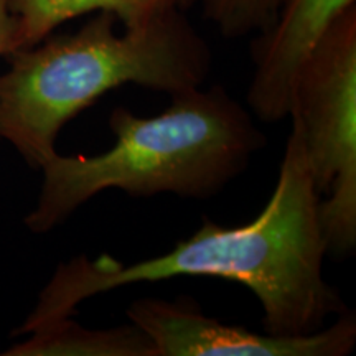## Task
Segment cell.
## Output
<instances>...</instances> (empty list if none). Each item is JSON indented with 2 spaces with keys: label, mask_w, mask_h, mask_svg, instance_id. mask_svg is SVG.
<instances>
[{
  "label": "cell",
  "mask_w": 356,
  "mask_h": 356,
  "mask_svg": "<svg viewBox=\"0 0 356 356\" xmlns=\"http://www.w3.org/2000/svg\"><path fill=\"white\" fill-rule=\"evenodd\" d=\"M291 121L277 184L254 220L225 228L204 216L197 233L172 251L134 264L108 254L73 257L55 270L17 335L73 317L81 302L99 293L184 275L225 279L248 287L259 300L269 335H307L345 312L340 293L323 275L322 197L307 162L300 124L296 118Z\"/></svg>",
  "instance_id": "1"
},
{
  "label": "cell",
  "mask_w": 356,
  "mask_h": 356,
  "mask_svg": "<svg viewBox=\"0 0 356 356\" xmlns=\"http://www.w3.org/2000/svg\"><path fill=\"white\" fill-rule=\"evenodd\" d=\"M109 127L115 142L106 152L55 154L40 168L42 191L25 218L32 233H48L106 190L210 198L241 175L266 145L254 115L221 84L172 95V104L154 118L115 108Z\"/></svg>",
  "instance_id": "3"
},
{
  "label": "cell",
  "mask_w": 356,
  "mask_h": 356,
  "mask_svg": "<svg viewBox=\"0 0 356 356\" xmlns=\"http://www.w3.org/2000/svg\"><path fill=\"white\" fill-rule=\"evenodd\" d=\"M188 3L190 0H8L15 25L13 51L33 47L84 13L108 12L122 29H139L168 12L185 10Z\"/></svg>",
  "instance_id": "7"
},
{
  "label": "cell",
  "mask_w": 356,
  "mask_h": 356,
  "mask_svg": "<svg viewBox=\"0 0 356 356\" xmlns=\"http://www.w3.org/2000/svg\"><path fill=\"white\" fill-rule=\"evenodd\" d=\"M291 118L300 124L327 252L356 248V7L332 25L300 71Z\"/></svg>",
  "instance_id": "4"
},
{
  "label": "cell",
  "mask_w": 356,
  "mask_h": 356,
  "mask_svg": "<svg viewBox=\"0 0 356 356\" xmlns=\"http://www.w3.org/2000/svg\"><path fill=\"white\" fill-rule=\"evenodd\" d=\"M129 322L152 341L155 356H346L356 345V318L348 310L335 322L299 337L254 333L204 315L191 299H139Z\"/></svg>",
  "instance_id": "5"
},
{
  "label": "cell",
  "mask_w": 356,
  "mask_h": 356,
  "mask_svg": "<svg viewBox=\"0 0 356 356\" xmlns=\"http://www.w3.org/2000/svg\"><path fill=\"white\" fill-rule=\"evenodd\" d=\"M355 0H284L277 15L252 43L248 108L261 122L291 118L300 71L341 13Z\"/></svg>",
  "instance_id": "6"
},
{
  "label": "cell",
  "mask_w": 356,
  "mask_h": 356,
  "mask_svg": "<svg viewBox=\"0 0 356 356\" xmlns=\"http://www.w3.org/2000/svg\"><path fill=\"white\" fill-rule=\"evenodd\" d=\"M118 25L113 13L96 12L78 32L48 35L8 55L10 68L0 74V139L32 168L58 154L65 124L108 91L137 84L172 96L207 81L210 47L184 10L122 33Z\"/></svg>",
  "instance_id": "2"
},
{
  "label": "cell",
  "mask_w": 356,
  "mask_h": 356,
  "mask_svg": "<svg viewBox=\"0 0 356 356\" xmlns=\"http://www.w3.org/2000/svg\"><path fill=\"white\" fill-rule=\"evenodd\" d=\"M6 355L17 356H155L149 337L134 323L91 330L73 317L29 333Z\"/></svg>",
  "instance_id": "8"
},
{
  "label": "cell",
  "mask_w": 356,
  "mask_h": 356,
  "mask_svg": "<svg viewBox=\"0 0 356 356\" xmlns=\"http://www.w3.org/2000/svg\"><path fill=\"white\" fill-rule=\"evenodd\" d=\"M284 0H203V17L225 38L261 33L273 24Z\"/></svg>",
  "instance_id": "9"
},
{
  "label": "cell",
  "mask_w": 356,
  "mask_h": 356,
  "mask_svg": "<svg viewBox=\"0 0 356 356\" xmlns=\"http://www.w3.org/2000/svg\"><path fill=\"white\" fill-rule=\"evenodd\" d=\"M13 17L8 10V0H0V56H8L13 51Z\"/></svg>",
  "instance_id": "10"
}]
</instances>
